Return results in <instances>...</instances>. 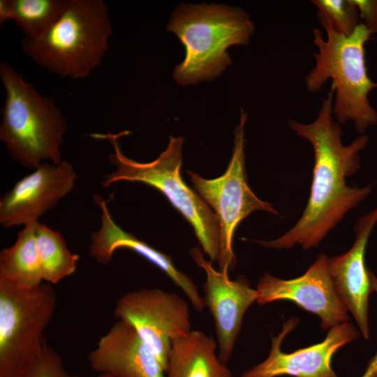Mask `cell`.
<instances>
[{"label":"cell","instance_id":"obj_4","mask_svg":"<svg viewBox=\"0 0 377 377\" xmlns=\"http://www.w3.org/2000/svg\"><path fill=\"white\" fill-rule=\"evenodd\" d=\"M112 34L109 8L103 0H66L50 29L22 50L35 63L61 77L89 75L104 57Z\"/></svg>","mask_w":377,"mask_h":377},{"label":"cell","instance_id":"obj_18","mask_svg":"<svg viewBox=\"0 0 377 377\" xmlns=\"http://www.w3.org/2000/svg\"><path fill=\"white\" fill-rule=\"evenodd\" d=\"M38 222L25 226L15 242L0 252V279L20 288H34L43 283L36 243Z\"/></svg>","mask_w":377,"mask_h":377},{"label":"cell","instance_id":"obj_11","mask_svg":"<svg viewBox=\"0 0 377 377\" xmlns=\"http://www.w3.org/2000/svg\"><path fill=\"white\" fill-rule=\"evenodd\" d=\"M76 178L74 168L67 161L43 163L1 198L0 223L8 228L38 222L71 191Z\"/></svg>","mask_w":377,"mask_h":377},{"label":"cell","instance_id":"obj_14","mask_svg":"<svg viewBox=\"0 0 377 377\" xmlns=\"http://www.w3.org/2000/svg\"><path fill=\"white\" fill-rule=\"evenodd\" d=\"M376 223L377 207L357 220L352 247L342 255L328 258L329 272L335 289L366 339L369 338L368 306L373 288L364 255Z\"/></svg>","mask_w":377,"mask_h":377},{"label":"cell","instance_id":"obj_26","mask_svg":"<svg viewBox=\"0 0 377 377\" xmlns=\"http://www.w3.org/2000/svg\"><path fill=\"white\" fill-rule=\"evenodd\" d=\"M98 377H111L108 375H105V374H100Z\"/></svg>","mask_w":377,"mask_h":377},{"label":"cell","instance_id":"obj_2","mask_svg":"<svg viewBox=\"0 0 377 377\" xmlns=\"http://www.w3.org/2000/svg\"><path fill=\"white\" fill-rule=\"evenodd\" d=\"M167 29L185 49V57L173 71L181 86L211 82L232 64L228 49L245 45L255 31L242 8L226 4L182 3L171 15Z\"/></svg>","mask_w":377,"mask_h":377},{"label":"cell","instance_id":"obj_24","mask_svg":"<svg viewBox=\"0 0 377 377\" xmlns=\"http://www.w3.org/2000/svg\"><path fill=\"white\" fill-rule=\"evenodd\" d=\"M361 377H377V353L369 362L367 369Z\"/></svg>","mask_w":377,"mask_h":377},{"label":"cell","instance_id":"obj_7","mask_svg":"<svg viewBox=\"0 0 377 377\" xmlns=\"http://www.w3.org/2000/svg\"><path fill=\"white\" fill-rule=\"evenodd\" d=\"M57 300L49 283L23 289L0 279V377H24L36 361Z\"/></svg>","mask_w":377,"mask_h":377},{"label":"cell","instance_id":"obj_20","mask_svg":"<svg viewBox=\"0 0 377 377\" xmlns=\"http://www.w3.org/2000/svg\"><path fill=\"white\" fill-rule=\"evenodd\" d=\"M36 243L43 281L56 284L76 271L79 256L69 251L59 232L38 222Z\"/></svg>","mask_w":377,"mask_h":377},{"label":"cell","instance_id":"obj_6","mask_svg":"<svg viewBox=\"0 0 377 377\" xmlns=\"http://www.w3.org/2000/svg\"><path fill=\"white\" fill-rule=\"evenodd\" d=\"M129 133H92L93 138L106 140L112 146L110 161L115 170L102 182L104 187L121 182H140L161 192L193 227L203 251L211 262L219 261L220 232L216 218L202 198L188 187L180 174L184 139L170 136L166 149L154 161L140 163L126 156L119 139Z\"/></svg>","mask_w":377,"mask_h":377},{"label":"cell","instance_id":"obj_5","mask_svg":"<svg viewBox=\"0 0 377 377\" xmlns=\"http://www.w3.org/2000/svg\"><path fill=\"white\" fill-rule=\"evenodd\" d=\"M0 77L6 91L0 140L12 158L34 170L43 161L59 164L66 124L53 100L42 96L8 63H1Z\"/></svg>","mask_w":377,"mask_h":377},{"label":"cell","instance_id":"obj_17","mask_svg":"<svg viewBox=\"0 0 377 377\" xmlns=\"http://www.w3.org/2000/svg\"><path fill=\"white\" fill-rule=\"evenodd\" d=\"M214 339L199 330L172 342L167 377H232V373L216 354Z\"/></svg>","mask_w":377,"mask_h":377},{"label":"cell","instance_id":"obj_9","mask_svg":"<svg viewBox=\"0 0 377 377\" xmlns=\"http://www.w3.org/2000/svg\"><path fill=\"white\" fill-rule=\"evenodd\" d=\"M114 318L131 325L166 372L172 342L191 331L189 306L174 293L140 288L116 302Z\"/></svg>","mask_w":377,"mask_h":377},{"label":"cell","instance_id":"obj_1","mask_svg":"<svg viewBox=\"0 0 377 377\" xmlns=\"http://www.w3.org/2000/svg\"><path fill=\"white\" fill-rule=\"evenodd\" d=\"M334 89L323 100L315 121L302 124L288 121L290 128L306 139L314 152V168L306 207L299 221L287 232L273 240L256 241L274 249H290L299 244L307 249L316 246L350 209L364 200L371 186H347L346 179L360 167V152L369 142L367 135L356 138L350 144L342 142L340 124L332 119Z\"/></svg>","mask_w":377,"mask_h":377},{"label":"cell","instance_id":"obj_8","mask_svg":"<svg viewBox=\"0 0 377 377\" xmlns=\"http://www.w3.org/2000/svg\"><path fill=\"white\" fill-rule=\"evenodd\" d=\"M246 119L247 113L241 109L239 122L234 132L232 157L223 175L207 179L197 173L187 171L194 188L212 207L218 221L220 232L219 270L226 272L235 264L232 241L239 223L256 211L278 214L272 204L259 199L247 184L244 154Z\"/></svg>","mask_w":377,"mask_h":377},{"label":"cell","instance_id":"obj_21","mask_svg":"<svg viewBox=\"0 0 377 377\" xmlns=\"http://www.w3.org/2000/svg\"><path fill=\"white\" fill-rule=\"evenodd\" d=\"M318 16L323 18L338 33L353 34L360 24L359 11L353 0H313Z\"/></svg>","mask_w":377,"mask_h":377},{"label":"cell","instance_id":"obj_12","mask_svg":"<svg viewBox=\"0 0 377 377\" xmlns=\"http://www.w3.org/2000/svg\"><path fill=\"white\" fill-rule=\"evenodd\" d=\"M206 274L203 285L205 307L212 315L219 344V357L225 364L233 352L244 315L258 299V291L244 279L231 280L228 272L216 270L198 247L190 251Z\"/></svg>","mask_w":377,"mask_h":377},{"label":"cell","instance_id":"obj_10","mask_svg":"<svg viewBox=\"0 0 377 377\" xmlns=\"http://www.w3.org/2000/svg\"><path fill=\"white\" fill-rule=\"evenodd\" d=\"M257 302L286 300L321 319V327L330 329L349 319L348 309L338 295L328 269V258L320 254L301 276L283 280L265 273L258 281Z\"/></svg>","mask_w":377,"mask_h":377},{"label":"cell","instance_id":"obj_16","mask_svg":"<svg viewBox=\"0 0 377 377\" xmlns=\"http://www.w3.org/2000/svg\"><path fill=\"white\" fill-rule=\"evenodd\" d=\"M94 197L101 211V225L98 230L91 232L89 256L97 263L108 264L116 250L130 249L166 274L185 293L193 306L202 311L205 306L196 285L188 275L177 269L171 257L122 229L113 220L106 202L98 195Z\"/></svg>","mask_w":377,"mask_h":377},{"label":"cell","instance_id":"obj_19","mask_svg":"<svg viewBox=\"0 0 377 377\" xmlns=\"http://www.w3.org/2000/svg\"><path fill=\"white\" fill-rule=\"evenodd\" d=\"M66 3V0H1L0 22L13 20L24 38H38L58 19Z\"/></svg>","mask_w":377,"mask_h":377},{"label":"cell","instance_id":"obj_25","mask_svg":"<svg viewBox=\"0 0 377 377\" xmlns=\"http://www.w3.org/2000/svg\"><path fill=\"white\" fill-rule=\"evenodd\" d=\"M64 377H77V376H74V375H71L70 374L67 373L65 371L64 374Z\"/></svg>","mask_w":377,"mask_h":377},{"label":"cell","instance_id":"obj_3","mask_svg":"<svg viewBox=\"0 0 377 377\" xmlns=\"http://www.w3.org/2000/svg\"><path fill=\"white\" fill-rule=\"evenodd\" d=\"M318 20L327 38L318 29L313 30V43L318 52L314 54L315 66L305 79L309 91L318 92L329 79L332 80L334 103L332 113L339 124L353 122L362 134L377 124V112L371 105L369 94L377 87L368 75L364 45L373 34L360 24L352 34L338 33L322 17Z\"/></svg>","mask_w":377,"mask_h":377},{"label":"cell","instance_id":"obj_23","mask_svg":"<svg viewBox=\"0 0 377 377\" xmlns=\"http://www.w3.org/2000/svg\"><path fill=\"white\" fill-rule=\"evenodd\" d=\"M356 6L360 18L372 34L377 33V0H353Z\"/></svg>","mask_w":377,"mask_h":377},{"label":"cell","instance_id":"obj_22","mask_svg":"<svg viewBox=\"0 0 377 377\" xmlns=\"http://www.w3.org/2000/svg\"><path fill=\"white\" fill-rule=\"evenodd\" d=\"M65 370L59 353L47 343L24 377H64Z\"/></svg>","mask_w":377,"mask_h":377},{"label":"cell","instance_id":"obj_15","mask_svg":"<svg viewBox=\"0 0 377 377\" xmlns=\"http://www.w3.org/2000/svg\"><path fill=\"white\" fill-rule=\"evenodd\" d=\"M91 368L111 377H165V371L133 327L118 320L88 354Z\"/></svg>","mask_w":377,"mask_h":377},{"label":"cell","instance_id":"obj_13","mask_svg":"<svg viewBox=\"0 0 377 377\" xmlns=\"http://www.w3.org/2000/svg\"><path fill=\"white\" fill-rule=\"evenodd\" d=\"M297 323L296 318L285 323L282 331L272 338L267 357L244 372L242 377H337L331 367L332 356L339 348L358 337L355 327L343 323L330 328L322 342L293 353H283L281 343Z\"/></svg>","mask_w":377,"mask_h":377}]
</instances>
